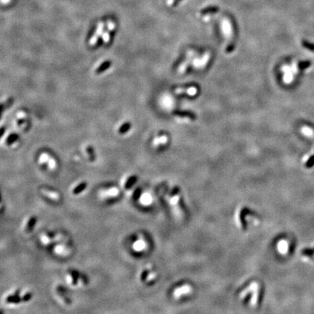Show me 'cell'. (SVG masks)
<instances>
[{"mask_svg":"<svg viewBox=\"0 0 314 314\" xmlns=\"http://www.w3.org/2000/svg\"><path fill=\"white\" fill-rule=\"evenodd\" d=\"M263 289L258 281H251L246 284L238 292V299L246 306L255 308L260 305L263 297Z\"/></svg>","mask_w":314,"mask_h":314,"instance_id":"6da1fadb","label":"cell"},{"mask_svg":"<svg viewBox=\"0 0 314 314\" xmlns=\"http://www.w3.org/2000/svg\"><path fill=\"white\" fill-rule=\"evenodd\" d=\"M234 220L238 229L241 231H248L260 224L261 218L253 209L247 206H240L235 212Z\"/></svg>","mask_w":314,"mask_h":314,"instance_id":"7a4b0ae2","label":"cell"},{"mask_svg":"<svg viewBox=\"0 0 314 314\" xmlns=\"http://www.w3.org/2000/svg\"><path fill=\"white\" fill-rule=\"evenodd\" d=\"M183 198L181 188L176 185L172 187L167 194V201L168 202V204L171 207L172 210L176 216L180 218V219L183 218L184 214Z\"/></svg>","mask_w":314,"mask_h":314,"instance_id":"3957f363","label":"cell"},{"mask_svg":"<svg viewBox=\"0 0 314 314\" xmlns=\"http://www.w3.org/2000/svg\"><path fill=\"white\" fill-rule=\"evenodd\" d=\"M193 287L191 284L183 282L176 286L173 290V297L175 300H183L193 295Z\"/></svg>","mask_w":314,"mask_h":314,"instance_id":"277c9868","label":"cell"},{"mask_svg":"<svg viewBox=\"0 0 314 314\" xmlns=\"http://www.w3.org/2000/svg\"><path fill=\"white\" fill-rule=\"evenodd\" d=\"M292 249V243L289 238L281 237L278 238L275 243V250L278 255L287 256L290 253Z\"/></svg>","mask_w":314,"mask_h":314,"instance_id":"5b68a950","label":"cell"},{"mask_svg":"<svg viewBox=\"0 0 314 314\" xmlns=\"http://www.w3.org/2000/svg\"><path fill=\"white\" fill-rule=\"evenodd\" d=\"M156 277V274L154 271L146 269L142 272L141 275H140V279L142 281H147L148 283L151 284L155 280Z\"/></svg>","mask_w":314,"mask_h":314,"instance_id":"8992f818","label":"cell"},{"mask_svg":"<svg viewBox=\"0 0 314 314\" xmlns=\"http://www.w3.org/2000/svg\"><path fill=\"white\" fill-rule=\"evenodd\" d=\"M133 248L137 253H141L147 248V244L143 239H138L133 244Z\"/></svg>","mask_w":314,"mask_h":314,"instance_id":"52a82bcc","label":"cell"},{"mask_svg":"<svg viewBox=\"0 0 314 314\" xmlns=\"http://www.w3.org/2000/svg\"><path fill=\"white\" fill-rule=\"evenodd\" d=\"M118 188H115V187H112V188H110L108 189L105 190V191H102L101 193V196L103 198H106V197H116V196L118 195Z\"/></svg>","mask_w":314,"mask_h":314,"instance_id":"ba28073f","label":"cell"},{"mask_svg":"<svg viewBox=\"0 0 314 314\" xmlns=\"http://www.w3.org/2000/svg\"><path fill=\"white\" fill-rule=\"evenodd\" d=\"M139 201L143 206H149L153 202V198L149 193H145L140 196Z\"/></svg>","mask_w":314,"mask_h":314,"instance_id":"9c48e42d","label":"cell"},{"mask_svg":"<svg viewBox=\"0 0 314 314\" xmlns=\"http://www.w3.org/2000/svg\"><path fill=\"white\" fill-rule=\"evenodd\" d=\"M174 114L175 116H179V117H185L188 118L190 119L195 120L196 119V116L193 113L190 112V111H174Z\"/></svg>","mask_w":314,"mask_h":314,"instance_id":"30bf717a","label":"cell"},{"mask_svg":"<svg viewBox=\"0 0 314 314\" xmlns=\"http://www.w3.org/2000/svg\"><path fill=\"white\" fill-rule=\"evenodd\" d=\"M220 10V8L217 6H209L207 7H205L204 9H202L201 12V14L202 15H206V14H210V13H218Z\"/></svg>","mask_w":314,"mask_h":314,"instance_id":"8fae6325","label":"cell"},{"mask_svg":"<svg viewBox=\"0 0 314 314\" xmlns=\"http://www.w3.org/2000/svg\"><path fill=\"white\" fill-rule=\"evenodd\" d=\"M111 62H110V61L104 62V63H102V64L99 66V67L97 68V69H96V73H101L102 72H103V71H106L107 68H109L110 66H111Z\"/></svg>","mask_w":314,"mask_h":314,"instance_id":"7c38bea8","label":"cell"},{"mask_svg":"<svg viewBox=\"0 0 314 314\" xmlns=\"http://www.w3.org/2000/svg\"><path fill=\"white\" fill-rule=\"evenodd\" d=\"M21 298H20L19 295H18V294H16V295H10V296H8L6 299V301L10 303H18L21 302Z\"/></svg>","mask_w":314,"mask_h":314,"instance_id":"4fadbf2b","label":"cell"},{"mask_svg":"<svg viewBox=\"0 0 314 314\" xmlns=\"http://www.w3.org/2000/svg\"><path fill=\"white\" fill-rule=\"evenodd\" d=\"M137 180H138V178H137V177L135 176V175L130 177L127 180L126 183H125V188H126V189H129V188H131V187L133 186V185H134L135 183H136Z\"/></svg>","mask_w":314,"mask_h":314,"instance_id":"5bb4252c","label":"cell"},{"mask_svg":"<svg viewBox=\"0 0 314 314\" xmlns=\"http://www.w3.org/2000/svg\"><path fill=\"white\" fill-rule=\"evenodd\" d=\"M87 187V183H81L80 184H78L77 186L75 187L74 189L73 190V194H78V193H81Z\"/></svg>","mask_w":314,"mask_h":314,"instance_id":"9a60e30c","label":"cell"},{"mask_svg":"<svg viewBox=\"0 0 314 314\" xmlns=\"http://www.w3.org/2000/svg\"><path fill=\"white\" fill-rule=\"evenodd\" d=\"M43 193L47 196L48 197L51 198L53 200H58L59 199V195L58 193H56V192L53 191H43Z\"/></svg>","mask_w":314,"mask_h":314,"instance_id":"2e32d148","label":"cell"},{"mask_svg":"<svg viewBox=\"0 0 314 314\" xmlns=\"http://www.w3.org/2000/svg\"><path fill=\"white\" fill-rule=\"evenodd\" d=\"M130 127H131V124L130 123L127 122L124 124L122 126H121V127L119 128V130H118V133H119L120 134H124L127 132L129 131Z\"/></svg>","mask_w":314,"mask_h":314,"instance_id":"e0dca14e","label":"cell"},{"mask_svg":"<svg viewBox=\"0 0 314 314\" xmlns=\"http://www.w3.org/2000/svg\"><path fill=\"white\" fill-rule=\"evenodd\" d=\"M167 137L161 136V137H160V138H157V139L154 140V145L155 146H157V145L164 144V143H167Z\"/></svg>","mask_w":314,"mask_h":314,"instance_id":"ac0fdd59","label":"cell"},{"mask_svg":"<svg viewBox=\"0 0 314 314\" xmlns=\"http://www.w3.org/2000/svg\"><path fill=\"white\" fill-rule=\"evenodd\" d=\"M18 139V135H16V134L10 135L9 137H8L7 139V143L8 145L13 144V143H15V142H16Z\"/></svg>","mask_w":314,"mask_h":314,"instance_id":"d6986e66","label":"cell"},{"mask_svg":"<svg viewBox=\"0 0 314 314\" xmlns=\"http://www.w3.org/2000/svg\"><path fill=\"white\" fill-rule=\"evenodd\" d=\"M302 132H303L304 135L308 137H311L313 135V131L309 127H303L302 129Z\"/></svg>","mask_w":314,"mask_h":314,"instance_id":"ffe728a7","label":"cell"},{"mask_svg":"<svg viewBox=\"0 0 314 314\" xmlns=\"http://www.w3.org/2000/svg\"><path fill=\"white\" fill-rule=\"evenodd\" d=\"M302 45H303L304 47L307 48V49H308L309 50L314 51V44H311V43L308 42V41H302Z\"/></svg>","mask_w":314,"mask_h":314,"instance_id":"44dd1931","label":"cell"},{"mask_svg":"<svg viewBox=\"0 0 314 314\" xmlns=\"http://www.w3.org/2000/svg\"><path fill=\"white\" fill-rule=\"evenodd\" d=\"M49 158V156H48V155L47 154V153H42L39 157V162L41 164H45L46 162L47 163Z\"/></svg>","mask_w":314,"mask_h":314,"instance_id":"7402d4cb","label":"cell"},{"mask_svg":"<svg viewBox=\"0 0 314 314\" xmlns=\"http://www.w3.org/2000/svg\"><path fill=\"white\" fill-rule=\"evenodd\" d=\"M65 251H66V248H65V247L62 246V245H58V246L55 248V252H56V253L59 254V255L63 254L65 253Z\"/></svg>","mask_w":314,"mask_h":314,"instance_id":"603a6c76","label":"cell"},{"mask_svg":"<svg viewBox=\"0 0 314 314\" xmlns=\"http://www.w3.org/2000/svg\"><path fill=\"white\" fill-rule=\"evenodd\" d=\"M310 62L309 61H304V62H300V63L298 64V67L301 70H303L305 69V68H308L310 66Z\"/></svg>","mask_w":314,"mask_h":314,"instance_id":"cb8c5ba5","label":"cell"},{"mask_svg":"<svg viewBox=\"0 0 314 314\" xmlns=\"http://www.w3.org/2000/svg\"><path fill=\"white\" fill-rule=\"evenodd\" d=\"M140 196H141V190L140 188H138L135 190L134 193H133V198L135 200H138L140 198Z\"/></svg>","mask_w":314,"mask_h":314,"instance_id":"d4e9b609","label":"cell"},{"mask_svg":"<svg viewBox=\"0 0 314 314\" xmlns=\"http://www.w3.org/2000/svg\"><path fill=\"white\" fill-rule=\"evenodd\" d=\"M36 218H31V219L29 220V221H28V228H32L33 227H34V225H35V223H36Z\"/></svg>","mask_w":314,"mask_h":314,"instance_id":"484cf974","label":"cell"},{"mask_svg":"<svg viewBox=\"0 0 314 314\" xmlns=\"http://www.w3.org/2000/svg\"><path fill=\"white\" fill-rule=\"evenodd\" d=\"M47 164L48 166H49V167L53 170V169H54L55 167H56V161H55V160L53 159V158H50L49 160H48Z\"/></svg>","mask_w":314,"mask_h":314,"instance_id":"4316f807","label":"cell"},{"mask_svg":"<svg viewBox=\"0 0 314 314\" xmlns=\"http://www.w3.org/2000/svg\"><path fill=\"white\" fill-rule=\"evenodd\" d=\"M31 293H27V294H26V295H25L23 297L22 300H23V301H24V302H27L29 300H31Z\"/></svg>","mask_w":314,"mask_h":314,"instance_id":"83f0119b","label":"cell"},{"mask_svg":"<svg viewBox=\"0 0 314 314\" xmlns=\"http://www.w3.org/2000/svg\"><path fill=\"white\" fill-rule=\"evenodd\" d=\"M234 49H235V45L234 44H229L228 47H227L226 52H227V53H231L232 51L234 50Z\"/></svg>","mask_w":314,"mask_h":314,"instance_id":"f1b7e54d","label":"cell"},{"mask_svg":"<svg viewBox=\"0 0 314 314\" xmlns=\"http://www.w3.org/2000/svg\"><path fill=\"white\" fill-rule=\"evenodd\" d=\"M41 241L43 244H46L49 243L50 238H48L47 236H41Z\"/></svg>","mask_w":314,"mask_h":314,"instance_id":"f546056e","label":"cell"},{"mask_svg":"<svg viewBox=\"0 0 314 314\" xmlns=\"http://www.w3.org/2000/svg\"><path fill=\"white\" fill-rule=\"evenodd\" d=\"M180 1H181V0H173V3H172V6L175 7L177 4H178V3L180 2Z\"/></svg>","mask_w":314,"mask_h":314,"instance_id":"4dcf8cb0","label":"cell"},{"mask_svg":"<svg viewBox=\"0 0 314 314\" xmlns=\"http://www.w3.org/2000/svg\"><path fill=\"white\" fill-rule=\"evenodd\" d=\"M10 1V0H1V2L4 3V4H7Z\"/></svg>","mask_w":314,"mask_h":314,"instance_id":"1f68e13d","label":"cell"}]
</instances>
